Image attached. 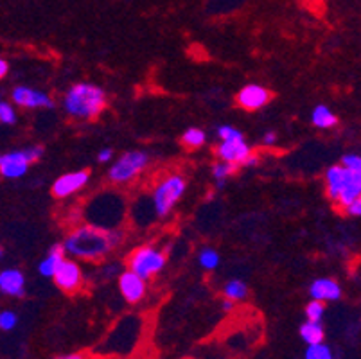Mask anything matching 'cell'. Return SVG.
I'll use <instances>...</instances> for the list:
<instances>
[{
	"label": "cell",
	"instance_id": "obj_4",
	"mask_svg": "<svg viewBox=\"0 0 361 359\" xmlns=\"http://www.w3.org/2000/svg\"><path fill=\"white\" fill-rule=\"evenodd\" d=\"M149 164V154L144 151H126L108 169V180L114 183L133 182Z\"/></svg>",
	"mask_w": 361,
	"mask_h": 359
},
{
	"label": "cell",
	"instance_id": "obj_24",
	"mask_svg": "<svg viewBox=\"0 0 361 359\" xmlns=\"http://www.w3.org/2000/svg\"><path fill=\"white\" fill-rule=\"evenodd\" d=\"M324 315H326V304L324 302L311 300L306 305V318L310 322H322Z\"/></svg>",
	"mask_w": 361,
	"mask_h": 359
},
{
	"label": "cell",
	"instance_id": "obj_22",
	"mask_svg": "<svg viewBox=\"0 0 361 359\" xmlns=\"http://www.w3.org/2000/svg\"><path fill=\"white\" fill-rule=\"evenodd\" d=\"M198 261L203 269H216L219 266V253L212 248H203L200 252Z\"/></svg>",
	"mask_w": 361,
	"mask_h": 359
},
{
	"label": "cell",
	"instance_id": "obj_9",
	"mask_svg": "<svg viewBox=\"0 0 361 359\" xmlns=\"http://www.w3.org/2000/svg\"><path fill=\"white\" fill-rule=\"evenodd\" d=\"M119 291L128 304H139L146 296V281L137 273L131 272V269H128V272H123L119 275Z\"/></svg>",
	"mask_w": 361,
	"mask_h": 359
},
{
	"label": "cell",
	"instance_id": "obj_29",
	"mask_svg": "<svg viewBox=\"0 0 361 359\" xmlns=\"http://www.w3.org/2000/svg\"><path fill=\"white\" fill-rule=\"evenodd\" d=\"M345 210L349 216H354V217L361 216V197H356L354 202H350L349 205L345 207Z\"/></svg>",
	"mask_w": 361,
	"mask_h": 359
},
{
	"label": "cell",
	"instance_id": "obj_31",
	"mask_svg": "<svg viewBox=\"0 0 361 359\" xmlns=\"http://www.w3.org/2000/svg\"><path fill=\"white\" fill-rule=\"evenodd\" d=\"M262 142H264L266 146H274V144L277 142V133H275V131H266L264 137H262Z\"/></svg>",
	"mask_w": 361,
	"mask_h": 359
},
{
	"label": "cell",
	"instance_id": "obj_17",
	"mask_svg": "<svg viewBox=\"0 0 361 359\" xmlns=\"http://www.w3.org/2000/svg\"><path fill=\"white\" fill-rule=\"evenodd\" d=\"M311 123H313V126L318 128V130H329V128L336 126L338 117L329 110V107H326V104H318L313 110V114H311Z\"/></svg>",
	"mask_w": 361,
	"mask_h": 359
},
{
	"label": "cell",
	"instance_id": "obj_14",
	"mask_svg": "<svg viewBox=\"0 0 361 359\" xmlns=\"http://www.w3.org/2000/svg\"><path fill=\"white\" fill-rule=\"evenodd\" d=\"M0 293L8 296H24L25 276L20 269L8 268L0 272Z\"/></svg>",
	"mask_w": 361,
	"mask_h": 359
},
{
	"label": "cell",
	"instance_id": "obj_6",
	"mask_svg": "<svg viewBox=\"0 0 361 359\" xmlns=\"http://www.w3.org/2000/svg\"><path fill=\"white\" fill-rule=\"evenodd\" d=\"M166 261V253L160 252L155 246H140V248L131 253L128 264H130L131 272L142 276L144 281H149L151 276H155L157 273L162 272Z\"/></svg>",
	"mask_w": 361,
	"mask_h": 359
},
{
	"label": "cell",
	"instance_id": "obj_36",
	"mask_svg": "<svg viewBox=\"0 0 361 359\" xmlns=\"http://www.w3.org/2000/svg\"><path fill=\"white\" fill-rule=\"evenodd\" d=\"M2 253H4V252H2V248H0V259H2Z\"/></svg>",
	"mask_w": 361,
	"mask_h": 359
},
{
	"label": "cell",
	"instance_id": "obj_19",
	"mask_svg": "<svg viewBox=\"0 0 361 359\" xmlns=\"http://www.w3.org/2000/svg\"><path fill=\"white\" fill-rule=\"evenodd\" d=\"M223 295H225V298H228V300L232 302H238V300H243V298H246V295H248V288H246L245 282L241 281H228L225 284V288H223Z\"/></svg>",
	"mask_w": 361,
	"mask_h": 359
},
{
	"label": "cell",
	"instance_id": "obj_30",
	"mask_svg": "<svg viewBox=\"0 0 361 359\" xmlns=\"http://www.w3.org/2000/svg\"><path fill=\"white\" fill-rule=\"evenodd\" d=\"M111 154H114V151H111L110 147H103V150H101L99 153H97V162H101V164L110 162Z\"/></svg>",
	"mask_w": 361,
	"mask_h": 359
},
{
	"label": "cell",
	"instance_id": "obj_37",
	"mask_svg": "<svg viewBox=\"0 0 361 359\" xmlns=\"http://www.w3.org/2000/svg\"><path fill=\"white\" fill-rule=\"evenodd\" d=\"M185 359H192V358H185Z\"/></svg>",
	"mask_w": 361,
	"mask_h": 359
},
{
	"label": "cell",
	"instance_id": "obj_15",
	"mask_svg": "<svg viewBox=\"0 0 361 359\" xmlns=\"http://www.w3.org/2000/svg\"><path fill=\"white\" fill-rule=\"evenodd\" d=\"M347 176H349V169H345L343 166H333L327 169L326 173L327 196H329L334 203H336L341 189H343V185H345Z\"/></svg>",
	"mask_w": 361,
	"mask_h": 359
},
{
	"label": "cell",
	"instance_id": "obj_13",
	"mask_svg": "<svg viewBox=\"0 0 361 359\" xmlns=\"http://www.w3.org/2000/svg\"><path fill=\"white\" fill-rule=\"evenodd\" d=\"M310 295L313 300H320L324 304L326 302H336L341 298V286L334 279L322 276V279L311 282Z\"/></svg>",
	"mask_w": 361,
	"mask_h": 359
},
{
	"label": "cell",
	"instance_id": "obj_1",
	"mask_svg": "<svg viewBox=\"0 0 361 359\" xmlns=\"http://www.w3.org/2000/svg\"><path fill=\"white\" fill-rule=\"evenodd\" d=\"M123 233L116 229H101L96 225L78 226L65 239V253L80 257L85 261H99L108 252L123 243Z\"/></svg>",
	"mask_w": 361,
	"mask_h": 359
},
{
	"label": "cell",
	"instance_id": "obj_5",
	"mask_svg": "<svg viewBox=\"0 0 361 359\" xmlns=\"http://www.w3.org/2000/svg\"><path fill=\"white\" fill-rule=\"evenodd\" d=\"M44 154V147L32 146L27 150L9 151L6 154H0V176L15 180L22 178L29 171V166L36 160H40Z\"/></svg>",
	"mask_w": 361,
	"mask_h": 359
},
{
	"label": "cell",
	"instance_id": "obj_7",
	"mask_svg": "<svg viewBox=\"0 0 361 359\" xmlns=\"http://www.w3.org/2000/svg\"><path fill=\"white\" fill-rule=\"evenodd\" d=\"M56 286L65 293H74L81 288L83 284V269L80 264L71 259H63L58 266V269L52 275Z\"/></svg>",
	"mask_w": 361,
	"mask_h": 359
},
{
	"label": "cell",
	"instance_id": "obj_35",
	"mask_svg": "<svg viewBox=\"0 0 361 359\" xmlns=\"http://www.w3.org/2000/svg\"><path fill=\"white\" fill-rule=\"evenodd\" d=\"M56 359H85V355H81V354H68V355H63V358H56Z\"/></svg>",
	"mask_w": 361,
	"mask_h": 359
},
{
	"label": "cell",
	"instance_id": "obj_26",
	"mask_svg": "<svg viewBox=\"0 0 361 359\" xmlns=\"http://www.w3.org/2000/svg\"><path fill=\"white\" fill-rule=\"evenodd\" d=\"M18 324V316L13 311H2L0 312V329L2 331H13Z\"/></svg>",
	"mask_w": 361,
	"mask_h": 359
},
{
	"label": "cell",
	"instance_id": "obj_32",
	"mask_svg": "<svg viewBox=\"0 0 361 359\" xmlns=\"http://www.w3.org/2000/svg\"><path fill=\"white\" fill-rule=\"evenodd\" d=\"M9 72V65L4 58H0V79H4Z\"/></svg>",
	"mask_w": 361,
	"mask_h": 359
},
{
	"label": "cell",
	"instance_id": "obj_8",
	"mask_svg": "<svg viewBox=\"0 0 361 359\" xmlns=\"http://www.w3.org/2000/svg\"><path fill=\"white\" fill-rule=\"evenodd\" d=\"M13 103L16 107L27 108V110H35V108H52L54 101L49 97L45 92L35 90L31 87H16L11 92Z\"/></svg>",
	"mask_w": 361,
	"mask_h": 359
},
{
	"label": "cell",
	"instance_id": "obj_27",
	"mask_svg": "<svg viewBox=\"0 0 361 359\" xmlns=\"http://www.w3.org/2000/svg\"><path fill=\"white\" fill-rule=\"evenodd\" d=\"M341 166L353 171V173H361V157L356 153L345 154V157L341 158Z\"/></svg>",
	"mask_w": 361,
	"mask_h": 359
},
{
	"label": "cell",
	"instance_id": "obj_16",
	"mask_svg": "<svg viewBox=\"0 0 361 359\" xmlns=\"http://www.w3.org/2000/svg\"><path fill=\"white\" fill-rule=\"evenodd\" d=\"M63 259H65L63 245L56 243V245H52V248L49 250L47 257H45L44 261L40 262V266H38V272H40L42 276L52 279V275H54V272L58 269V266H60V262L63 261Z\"/></svg>",
	"mask_w": 361,
	"mask_h": 359
},
{
	"label": "cell",
	"instance_id": "obj_3",
	"mask_svg": "<svg viewBox=\"0 0 361 359\" xmlns=\"http://www.w3.org/2000/svg\"><path fill=\"white\" fill-rule=\"evenodd\" d=\"M187 190V182L182 174H171L166 176L151 193L153 202V212L159 217H166L171 210L175 209L176 203L182 200Z\"/></svg>",
	"mask_w": 361,
	"mask_h": 359
},
{
	"label": "cell",
	"instance_id": "obj_25",
	"mask_svg": "<svg viewBox=\"0 0 361 359\" xmlns=\"http://www.w3.org/2000/svg\"><path fill=\"white\" fill-rule=\"evenodd\" d=\"M0 123L9 124V126L16 123L15 107L8 103V101H0Z\"/></svg>",
	"mask_w": 361,
	"mask_h": 359
},
{
	"label": "cell",
	"instance_id": "obj_10",
	"mask_svg": "<svg viewBox=\"0 0 361 359\" xmlns=\"http://www.w3.org/2000/svg\"><path fill=\"white\" fill-rule=\"evenodd\" d=\"M90 180L88 171H74V173L61 174L54 183H52V194L56 197H68L74 193L83 189Z\"/></svg>",
	"mask_w": 361,
	"mask_h": 359
},
{
	"label": "cell",
	"instance_id": "obj_28",
	"mask_svg": "<svg viewBox=\"0 0 361 359\" xmlns=\"http://www.w3.org/2000/svg\"><path fill=\"white\" fill-rule=\"evenodd\" d=\"M219 140H234V138H243V133L235 130L234 126H219L218 128Z\"/></svg>",
	"mask_w": 361,
	"mask_h": 359
},
{
	"label": "cell",
	"instance_id": "obj_12",
	"mask_svg": "<svg viewBox=\"0 0 361 359\" xmlns=\"http://www.w3.org/2000/svg\"><path fill=\"white\" fill-rule=\"evenodd\" d=\"M219 160L241 166L246 158L252 154V147L245 142V138H234V140H221L216 150Z\"/></svg>",
	"mask_w": 361,
	"mask_h": 359
},
{
	"label": "cell",
	"instance_id": "obj_34",
	"mask_svg": "<svg viewBox=\"0 0 361 359\" xmlns=\"http://www.w3.org/2000/svg\"><path fill=\"white\" fill-rule=\"evenodd\" d=\"M221 305H223V309H225V311H232V308H234V302L228 300V298H225Z\"/></svg>",
	"mask_w": 361,
	"mask_h": 359
},
{
	"label": "cell",
	"instance_id": "obj_2",
	"mask_svg": "<svg viewBox=\"0 0 361 359\" xmlns=\"http://www.w3.org/2000/svg\"><path fill=\"white\" fill-rule=\"evenodd\" d=\"M106 92L97 85L78 83L67 90L63 108L74 118H94L106 108Z\"/></svg>",
	"mask_w": 361,
	"mask_h": 359
},
{
	"label": "cell",
	"instance_id": "obj_23",
	"mask_svg": "<svg viewBox=\"0 0 361 359\" xmlns=\"http://www.w3.org/2000/svg\"><path fill=\"white\" fill-rule=\"evenodd\" d=\"M239 166H235V164H231V162H223V160H219L218 164H214V167H212V176L218 180V182H225L226 178L232 176V174L238 171Z\"/></svg>",
	"mask_w": 361,
	"mask_h": 359
},
{
	"label": "cell",
	"instance_id": "obj_11",
	"mask_svg": "<svg viewBox=\"0 0 361 359\" xmlns=\"http://www.w3.org/2000/svg\"><path fill=\"white\" fill-rule=\"evenodd\" d=\"M271 94L270 90H266L264 87L261 85H246L245 88H241L235 97L239 107L243 110H248V111H255V110H261L262 107L270 103Z\"/></svg>",
	"mask_w": 361,
	"mask_h": 359
},
{
	"label": "cell",
	"instance_id": "obj_20",
	"mask_svg": "<svg viewBox=\"0 0 361 359\" xmlns=\"http://www.w3.org/2000/svg\"><path fill=\"white\" fill-rule=\"evenodd\" d=\"M182 142L183 146L189 147V150H198L203 144L207 142V135L205 131L200 130V128H189L185 133L182 135Z\"/></svg>",
	"mask_w": 361,
	"mask_h": 359
},
{
	"label": "cell",
	"instance_id": "obj_33",
	"mask_svg": "<svg viewBox=\"0 0 361 359\" xmlns=\"http://www.w3.org/2000/svg\"><path fill=\"white\" fill-rule=\"evenodd\" d=\"M257 162H259V158L255 157V154H250V157L246 158L245 162L241 164V166H246V167H254V166H257Z\"/></svg>",
	"mask_w": 361,
	"mask_h": 359
},
{
	"label": "cell",
	"instance_id": "obj_21",
	"mask_svg": "<svg viewBox=\"0 0 361 359\" xmlns=\"http://www.w3.org/2000/svg\"><path fill=\"white\" fill-rule=\"evenodd\" d=\"M304 359H334L333 351L327 347L324 341L322 343H314V345H307V351Z\"/></svg>",
	"mask_w": 361,
	"mask_h": 359
},
{
	"label": "cell",
	"instance_id": "obj_18",
	"mask_svg": "<svg viewBox=\"0 0 361 359\" xmlns=\"http://www.w3.org/2000/svg\"><path fill=\"white\" fill-rule=\"evenodd\" d=\"M300 338L306 341L307 345H314V343H322L324 341V327H322L320 322H310L307 320L306 324L300 325Z\"/></svg>",
	"mask_w": 361,
	"mask_h": 359
}]
</instances>
